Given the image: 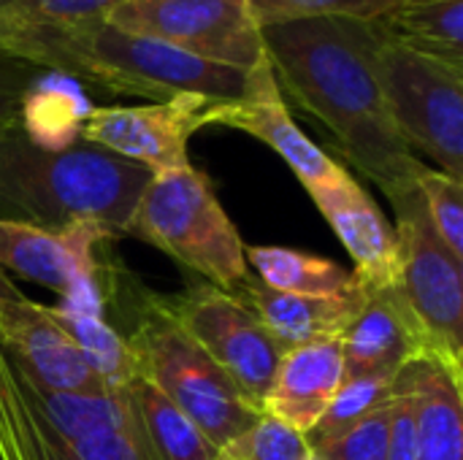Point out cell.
<instances>
[{
	"label": "cell",
	"mask_w": 463,
	"mask_h": 460,
	"mask_svg": "<svg viewBox=\"0 0 463 460\" xmlns=\"http://www.w3.org/2000/svg\"><path fill=\"white\" fill-rule=\"evenodd\" d=\"M415 393V460H463V382L431 361H418Z\"/></svg>",
	"instance_id": "d6986e66"
},
{
	"label": "cell",
	"mask_w": 463,
	"mask_h": 460,
	"mask_svg": "<svg viewBox=\"0 0 463 460\" xmlns=\"http://www.w3.org/2000/svg\"><path fill=\"white\" fill-rule=\"evenodd\" d=\"M345 380L342 339H317L282 352L260 415L277 418L298 434H309Z\"/></svg>",
	"instance_id": "e0dca14e"
},
{
	"label": "cell",
	"mask_w": 463,
	"mask_h": 460,
	"mask_svg": "<svg viewBox=\"0 0 463 460\" xmlns=\"http://www.w3.org/2000/svg\"><path fill=\"white\" fill-rule=\"evenodd\" d=\"M374 70L404 144L412 152L429 155L442 174L463 182L461 65H450L404 43L383 22Z\"/></svg>",
	"instance_id": "52a82bcc"
},
{
	"label": "cell",
	"mask_w": 463,
	"mask_h": 460,
	"mask_svg": "<svg viewBox=\"0 0 463 460\" xmlns=\"http://www.w3.org/2000/svg\"><path fill=\"white\" fill-rule=\"evenodd\" d=\"M106 22L236 70H252L266 60L250 0H122Z\"/></svg>",
	"instance_id": "9c48e42d"
},
{
	"label": "cell",
	"mask_w": 463,
	"mask_h": 460,
	"mask_svg": "<svg viewBox=\"0 0 463 460\" xmlns=\"http://www.w3.org/2000/svg\"><path fill=\"white\" fill-rule=\"evenodd\" d=\"M125 236L165 252L225 293H236L250 277L236 225L220 206L209 176L193 165L152 174Z\"/></svg>",
	"instance_id": "8992f818"
},
{
	"label": "cell",
	"mask_w": 463,
	"mask_h": 460,
	"mask_svg": "<svg viewBox=\"0 0 463 460\" xmlns=\"http://www.w3.org/2000/svg\"><path fill=\"white\" fill-rule=\"evenodd\" d=\"M415 361H426V355L399 290H366L353 323L342 333L345 380L372 374L396 377Z\"/></svg>",
	"instance_id": "2e32d148"
},
{
	"label": "cell",
	"mask_w": 463,
	"mask_h": 460,
	"mask_svg": "<svg viewBox=\"0 0 463 460\" xmlns=\"http://www.w3.org/2000/svg\"><path fill=\"white\" fill-rule=\"evenodd\" d=\"M247 266L255 268L258 279L279 293L334 298L355 293L361 285L353 271L336 260L309 255L288 247H244Z\"/></svg>",
	"instance_id": "44dd1931"
},
{
	"label": "cell",
	"mask_w": 463,
	"mask_h": 460,
	"mask_svg": "<svg viewBox=\"0 0 463 460\" xmlns=\"http://www.w3.org/2000/svg\"><path fill=\"white\" fill-rule=\"evenodd\" d=\"M388 426H391V399L345 431L339 439L312 447L317 460H385L388 455Z\"/></svg>",
	"instance_id": "f546056e"
},
{
	"label": "cell",
	"mask_w": 463,
	"mask_h": 460,
	"mask_svg": "<svg viewBox=\"0 0 463 460\" xmlns=\"http://www.w3.org/2000/svg\"><path fill=\"white\" fill-rule=\"evenodd\" d=\"M117 3L122 0H14L0 8V54L16 57L38 35L106 19Z\"/></svg>",
	"instance_id": "d4e9b609"
},
{
	"label": "cell",
	"mask_w": 463,
	"mask_h": 460,
	"mask_svg": "<svg viewBox=\"0 0 463 460\" xmlns=\"http://www.w3.org/2000/svg\"><path fill=\"white\" fill-rule=\"evenodd\" d=\"M415 363L404 366L396 374V382H393L391 426H388V455H385V460H415V453H418V442H415V409H418Z\"/></svg>",
	"instance_id": "4dcf8cb0"
},
{
	"label": "cell",
	"mask_w": 463,
	"mask_h": 460,
	"mask_svg": "<svg viewBox=\"0 0 463 460\" xmlns=\"http://www.w3.org/2000/svg\"><path fill=\"white\" fill-rule=\"evenodd\" d=\"M133 407L138 412L144 437L157 460H217L220 447H214L193 420H187L160 390L146 380L133 377L128 385Z\"/></svg>",
	"instance_id": "7402d4cb"
},
{
	"label": "cell",
	"mask_w": 463,
	"mask_h": 460,
	"mask_svg": "<svg viewBox=\"0 0 463 460\" xmlns=\"http://www.w3.org/2000/svg\"><path fill=\"white\" fill-rule=\"evenodd\" d=\"M8 282H11V279H8V274H3V271H0V290H3V287H5Z\"/></svg>",
	"instance_id": "d6a6232c"
},
{
	"label": "cell",
	"mask_w": 463,
	"mask_h": 460,
	"mask_svg": "<svg viewBox=\"0 0 463 460\" xmlns=\"http://www.w3.org/2000/svg\"><path fill=\"white\" fill-rule=\"evenodd\" d=\"M152 174L84 138L68 146L33 141L19 122L0 130V220L49 233L92 228L125 236Z\"/></svg>",
	"instance_id": "7a4b0ae2"
},
{
	"label": "cell",
	"mask_w": 463,
	"mask_h": 460,
	"mask_svg": "<svg viewBox=\"0 0 463 460\" xmlns=\"http://www.w3.org/2000/svg\"><path fill=\"white\" fill-rule=\"evenodd\" d=\"M399 279L396 290L420 333L426 361L463 382V260L434 230L420 190L393 203Z\"/></svg>",
	"instance_id": "ba28073f"
},
{
	"label": "cell",
	"mask_w": 463,
	"mask_h": 460,
	"mask_svg": "<svg viewBox=\"0 0 463 460\" xmlns=\"http://www.w3.org/2000/svg\"><path fill=\"white\" fill-rule=\"evenodd\" d=\"M157 304L260 412L282 350L252 309L239 296L214 285H195L176 296H157Z\"/></svg>",
	"instance_id": "30bf717a"
},
{
	"label": "cell",
	"mask_w": 463,
	"mask_h": 460,
	"mask_svg": "<svg viewBox=\"0 0 463 460\" xmlns=\"http://www.w3.org/2000/svg\"><path fill=\"white\" fill-rule=\"evenodd\" d=\"M383 19H290L260 24L277 84L323 122L339 152L399 203L418 192L420 157L399 136L374 70Z\"/></svg>",
	"instance_id": "6da1fadb"
},
{
	"label": "cell",
	"mask_w": 463,
	"mask_h": 460,
	"mask_svg": "<svg viewBox=\"0 0 463 460\" xmlns=\"http://www.w3.org/2000/svg\"><path fill=\"white\" fill-rule=\"evenodd\" d=\"M0 460H157L130 393L41 388L0 347Z\"/></svg>",
	"instance_id": "277c9868"
},
{
	"label": "cell",
	"mask_w": 463,
	"mask_h": 460,
	"mask_svg": "<svg viewBox=\"0 0 463 460\" xmlns=\"http://www.w3.org/2000/svg\"><path fill=\"white\" fill-rule=\"evenodd\" d=\"M0 347L41 388L71 396H114L87 363L54 312L30 301L16 285L0 290Z\"/></svg>",
	"instance_id": "7c38bea8"
},
{
	"label": "cell",
	"mask_w": 463,
	"mask_h": 460,
	"mask_svg": "<svg viewBox=\"0 0 463 460\" xmlns=\"http://www.w3.org/2000/svg\"><path fill=\"white\" fill-rule=\"evenodd\" d=\"M16 60L155 103L187 92L217 103L239 100L250 81V70L198 60L168 43L125 33L106 19L38 35L19 49Z\"/></svg>",
	"instance_id": "3957f363"
},
{
	"label": "cell",
	"mask_w": 463,
	"mask_h": 460,
	"mask_svg": "<svg viewBox=\"0 0 463 460\" xmlns=\"http://www.w3.org/2000/svg\"><path fill=\"white\" fill-rule=\"evenodd\" d=\"M60 325L68 331V336L79 344L87 363L98 371V377L106 382L111 393H125L133 374L130 350L122 333L109 325L103 317V309L95 306H76V304H60L49 306Z\"/></svg>",
	"instance_id": "cb8c5ba5"
},
{
	"label": "cell",
	"mask_w": 463,
	"mask_h": 460,
	"mask_svg": "<svg viewBox=\"0 0 463 460\" xmlns=\"http://www.w3.org/2000/svg\"><path fill=\"white\" fill-rule=\"evenodd\" d=\"M217 100L203 95H174L146 106H92L81 122V138L144 165L149 174L187 168L193 133L209 127L206 117Z\"/></svg>",
	"instance_id": "8fae6325"
},
{
	"label": "cell",
	"mask_w": 463,
	"mask_h": 460,
	"mask_svg": "<svg viewBox=\"0 0 463 460\" xmlns=\"http://www.w3.org/2000/svg\"><path fill=\"white\" fill-rule=\"evenodd\" d=\"M125 342L133 374L160 390L214 447H228L258 423L260 412L174 323L157 296L146 293Z\"/></svg>",
	"instance_id": "5b68a950"
},
{
	"label": "cell",
	"mask_w": 463,
	"mask_h": 460,
	"mask_svg": "<svg viewBox=\"0 0 463 460\" xmlns=\"http://www.w3.org/2000/svg\"><path fill=\"white\" fill-rule=\"evenodd\" d=\"M233 296H239L252 309V314L263 323L274 344L282 352H288L317 339H334V336L342 339L366 290L358 287L355 293L334 296V298L293 296V293H279L250 274Z\"/></svg>",
	"instance_id": "ac0fdd59"
},
{
	"label": "cell",
	"mask_w": 463,
	"mask_h": 460,
	"mask_svg": "<svg viewBox=\"0 0 463 460\" xmlns=\"http://www.w3.org/2000/svg\"><path fill=\"white\" fill-rule=\"evenodd\" d=\"M393 382H396V377H385V374L342 380V385L334 393V399L328 401L326 412L320 415L315 428L307 434L309 447H320V445L339 439L345 431H350L355 423H361L366 415H372L377 407H383L393 396Z\"/></svg>",
	"instance_id": "484cf974"
},
{
	"label": "cell",
	"mask_w": 463,
	"mask_h": 460,
	"mask_svg": "<svg viewBox=\"0 0 463 460\" xmlns=\"http://www.w3.org/2000/svg\"><path fill=\"white\" fill-rule=\"evenodd\" d=\"M309 460H317V458H315V455H312V458H309Z\"/></svg>",
	"instance_id": "e575fe53"
},
{
	"label": "cell",
	"mask_w": 463,
	"mask_h": 460,
	"mask_svg": "<svg viewBox=\"0 0 463 460\" xmlns=\"http://www.w3.org/2000/svg\"><path fill=\"white\" fill-rule=\"evenodd\" d=\"M383 22L404 43L463 68V0H396Z\"/></svg>",
	"instance_id": "603a6c76"
},
{
	"label": "cell",
	"mask_w": 463,
	"mask_h": 460,
	"mask_svg": "<svg viewBox=\"0 0 463 460\" xmlns=\"http://www.w3.org/2000/svg\"><path fill=\"white\" fill-rule=\"evenodd\" d=\"M90 108L81 81L60 70H41L22 98L19 127L43 146H68L81 138Z\"/></svg>",
	"instance_id": "ffe728a7"
},
{
	"label": "cell",
	"mask_w": 463,
	"mask_h": 460,
	"mask_svg": "<svg viewBox=\"0 0 463 460\" xmlns=\"http://www.w3.org/2000/svg\"><path fill=\"white\" fill-rule=\"evenodd\" d=\"M418 190L434 230L445 247L463 260V182L423 163L418 171Z\"/></svg>",
	"instance_id": "4316f807"
},
{
	"label": "cell",
	"mask_w": 463,
	"mask_h": 460,
	"mask_svg": "<svg viewBox=\"0 0 463 460\" xmlns=\"http://www.w3.org/2000/svg\"><path fill=\"white\" fill-rule=\"evenodd\" d=\"M43 68L0 54V130L11 127L19 122V108L27 87Z\"/></svg>",
	"instance_id": "1f68e13d"
},
{
	"label": "cell",
	"mask_w": 463,
	"mask_h": 460,
	"mask_svg": "<svg viewBox=\"0 0 463 460\" xmlns=\"http://www.w3.org/2000/svg\"><path fill=\"white\" fill-rule=\"evenodd\" d=\"M312 447L304 434L279 423L277 418L260 415L258 423L236 442L220 450L217 460H309Z\"/></svg>",
	"instance_id": "f1b7e54d"
},
{
	"label": "cell",
	"mask_w": 463,
	"mask_h": 460,
	"mask_svg": "<svg viewBox=\"0 0 463 460\" xmlns=\"http://www.w3.org/2000/svg\"><path fill=\"white\" fill-rule=\"evenodd\" d=\"M328 220L345 249L355 263V279L364 290H388L399 279V244L396 230L388 225L380 206L369 192L342 171L334 182L307 190Z\"/></svg>",
	"instance_id": "9a60e30c"
},
{
	"label": "cell",
	"mask_w": 463,
	"mask_h": 460,
	"mask_svg": "<svg viewBox=\"0 0 463 460\" xmlns=\"http://www.w3.org/2000/svg\"><path fill=\"white\" fill-rule=\"evenodd\" d=\"M206 122L233 127L263 141L290 165V171L298 176L304 190L328 184L345 171L317 144H312L293 122L282 87L277 84V76L269 65V57L250 70L247 92L239 100L214 103L209 108Z\"/></svg>",
	"instance_id": "5bb4252c"
},
{
	"label": "cell",
	"mask_w": 463,
	"mask_h": 460,
	"mask_svg": "<svg viewBox=\"0 0 463 460\" xmlns=\"http://www.w3.org/2000/svg\"><path fill=\"white\" fill-rule=\"evenodd\" d=\"M396 5V0H250V8L258 24L269 22H290V19H385V14Z\"/></svg>",
	"instance_id": "83f0119b"
},
{
	"label": "cell",
	"mask_w": 463,
	"mask_h": 460,
	"mask_svg": "<svg viewBox=\"0 0 463 460\" xmlns=\"http://www.w3.org/2000/svg\"><path fill=\"white\" fill-rule=\"evenodd\" d=\"M8 3H14V0H0V8H3V5H8Z\"/></svg>",
	"instance_id": "836d02e7"
},
{
	"label": "cell",
	"mask_w": 463,
	"mask_h": 460,
	"mask_svg": "<svg viewBox=\"0 0 463 460\" xmlns=\"http://www.w3.org/2000/svg\"><path fill=\"white\" fill-rule=\"evenodd\" d=\"M111 241L92 228L49 233L0 220V271L35 282L62 304L103 309V277L95 247Z\"/></svg>",
	"instance_id": "4fadbf2b"
}]
</instances>
